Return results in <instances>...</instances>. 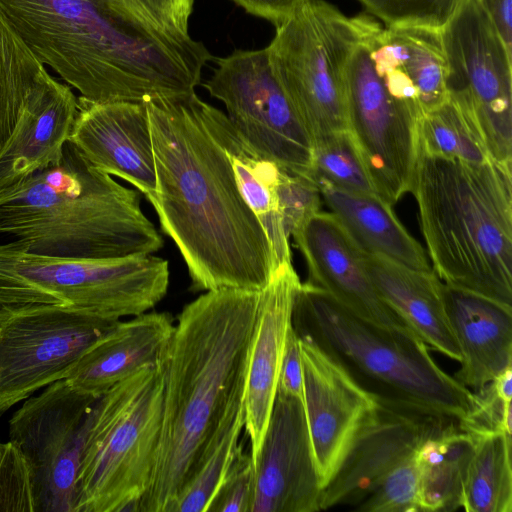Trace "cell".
I'll list each match as a JSON object with an SVG mask.
<instances>
[{"label": "cell", "mask_w": 512, "mask_h": 512, "mask_svg": "<svg viewBox=\"0 0 512 512\" xmlns=\"http://www.w3.org/2000/svg\"><path fill=\"white\" fill-rule=\"evenodd\" d=\"M254 492V467L250 453L239 443L230 468L207 512H250Z\"/></svg>", "instance_id": "37"}, {"label": "cell", "mask_w": 512, "mask_h": 512, "mask_svg": "<svg viewBox=\"0 0 512 512\" xmlns=\"http://www.w3.org/2000/svg\"><path fill=\"white\" fill-rule=\"evenodd\" d=\"M162 406L160 361L99 398L76 479L75 512H137L155 468Z\"/></svg>", "instance_id": "7"}, {"label": "cell", "mask_w": 512, "mask_h": 512, "mask_svg": "<svg viewBox=\"0 0 512 512\" xmlns=\"http://www.w3.org/2000/svg\"><path fill=\"white\" fill-rule=\"evenodd\" d=\"M68 141L94 167L130 183L149 201L154 198L155 162L144 103L80 96Z\"/></svg>", "instance_id": "18"}, {"label": "cell", "mask_w": 512, "mask_h": 512, "mask_svg": "<svg viewBox=\"0 0 512 512\" xmlns=\"http://www.w3.org/2000/svg\"><path fill=\"white\" fill-rule=\"evenodd\" d=\"M213 60L204 87L224 104L239 134L281 168L312 178V139L272 73L266 48Z\"/></svg>", "instance_id": "14"}, {"label": "cell", "mask_w": 512, "mask_h": 512, "mask_svg": "<svg viewBox=\"0 0 512 512\" xmlns=\"http://www.w3.org/2000/svg\"><path fill=\"white\" fill-rule=\"evenodd\" d=\"M298 339L303 405L314 461L324 489L378 400L312 339L306 336Z\"/></svg>", "instance_id": "16"}, {"label": "cell", "mask_w": 512, "mask_h": 512, "mask_svg": "<svg viewBox=\"0 0 512 512\" xmlns=\"http://www.w3.org/2000/svg\"><path fill=\"white\" fill-rule=\"evenodd\" d=\"M4 447H5V443H1L0 442V463H1V460H2V457H3Z\"/></svg>", "instance_id": "43"}, {"label": "cell", "mask_w": 512, "mask_h": 512, "mask_svg": "<svg viewBox=\"0 0 512 512\" xmlns=\"http://www.w3.org/2000/svg\"><path fill=\"white\" fill-rule=\"evenodd\" d=\"M247 13L276 27L283 23L305 0H231Z\"/></svg>", "instance_id": "40"}, {"label": "cell", "mask_w": 512, "mask_h": 512, "mask_svg": "<svg viewBox=\"0 0 512 512\" xmlns=\"http://www.w3.org/2000/svg\"><path fill=\"white\" fill-rule=\"evenodd\" d=\"M77 104L68 84L47 77L0 152V190L61 163Z\"/></svg>", "instance_id": "22"}, {"label": "cell", "mask_w": 512, "mask_h": 512, "mask_svg": "<svg viewBox=\"0 0 512 512\" xmlns=\"http://www.w3.org/2000/svg\"><path fill=\"white\" fill-rule=\"evenodd\" d=\"M373 18L348 17L324 0H305L266 47L272 73L313 141L349 130L345 92L348 56Z\"/></svg>", "instance_id": "9"}, {"label": "cell", "mask_w": 512, "mask_h": 512, "mask_svg": "<svg viewBox=\"0 0 512 512\" xmlns=\"http://www.w3.org/2000/svg\"><path fill=\"white\" fill-rule=\"evenodd\" d=\"M315 183L331 213L363 251L409 268L433 270L424 248L404 227L390 203L376 194L348 191L325 180Z\"/></svg>", "instance_id": "26"}, {"label": "cell", "mask_w": 512, "mask_h": 512, "mask_svg": "<svg viewBox=\"0 0 512 512\" xmlns=\"http://www.w3.org/2000/svg\"><path fill=\"white\" fill-rule=\"evenodd\" d=\"M49 75L0 14V152Z\"/></svg>", "instance_id": "28"}, {"label": "cell", "mask_w": 512, "mask_h": 512, "mask_svg": "<svg viewBox=\"0 0 512 512\" xmlns=\"http://www.w3.org/2000/svg\"><path fill=\"white\" fill-rule=\"evenodd\" d=\"M362 258L379 296L403 323L428 348L460 362L461 351L446 313L442 281L436 273L365 251Z\"/></svg>", "instance_id": "24"}, {"label": "cell", "mask_w": 512, "mask_h": 512, "mask_svg": "<svg viewBox=\"0 0 512 512\" xmlns=\"http://www.w3.org/2000/svg\"><path fill=\"white\" fill-rule=\"evenodd\" d=\"M262 290L206 291L184 306L160 360L162 424L137 512H174L219 433L244 405Z\"/></svg>", "instance_id": "3"}, {"label": "cell", "mask_w": 512, "mask_h": 512, "mask_svg": "<svg viewBox=\"0 0 512 512\" xmlns=\"http://www.w3.org/2000/svg\"><path fill=\"white\" fill-rule=\"evenodd\" d=\"M361 512H420L415 453L389 472L353 509Z\"/></svg>", "instance_id": "34"}, {"label": "cell", "mask_w": 512, "mask_h": 512, "mask_svg": "<svg viewBox=\"0 0 512 512\" xmlns=\"http://www.w3.org/2000/svg\"><path fill=\"white\" fill-rule=\"evenodd\" d=\"M0 14L41 63L93 102L194 93L213 60L143 0H0Z\"/></svg>", "instance_id": "2"}, {"label": "cell", "mask_w": 512, "mask_h": 512, "mask_svg": "<svg viewBox=\"0 0 512 512\" xmlns=\"http://www.w3.org/2000/svg\"><path fill=\"white\" fill-rule=\"evenodd\" d=\"M442 295L462 356L454 377L478 391L512 366V307L443 282Z\"/></svg>", "instance_id": "21"}, {"label": "cell", "mask_w": 512, "mask_h": 512, "mask_svg": "<svg viewBox=\"0 0 512 512\" xmlns=\"http://www.w3.org/2000/svg\"><path fill=\"white\" fill-rule=\"evenodd\" d=\"M120 320L51 304H0V417L65 379Z\"/></svg>", "instance_id": "10"}, {"label": "cell", "mask_w": 512, "mask_h": 512, "mask_svg": "<svg viewBox=\"0 0 512 512\" xmlns=\"http://www.w3.org/2000/svg\"><path fill=\"white\" fill-rule=\"evenodd\" d=\"M0 512H34L28 467L11 441L5 443L0 463Z\"/></svg>", "instance_id": "38"}, {"label": "cell", "mask_w": 512, "mask_h": 512, "mask_svg": "<svg viewBox=\"0 0 512 512\" xmlns=\"http://www.w3.org/2000/svg\"><path fill=\"white\" fill-rule=\"evenodd\" d=\"M512 366L507 367L498 374L492 381L494 390L505 401L512 399Z\"/></svg>", "instance_id": "42"}, {"label": "cell", "mask_w": 512, "mask_h": 512, "mask_svg": "<svg viewBox=\"0 0 512 512\" xmlns=\"http://www.w3.org/2000/svg\"><path fill=\"white\" fill-rule=\"evenodd\" d=\"M440 34L449 97L474 118L491 156L512 163V52L477 0H463Z\"/></svg>", "instance_id": "12"}, {"label": "cell", "mask_w": 512, "mask_h": 512, "mask_svg": "<svg viewBox=\"0 0 512 512\" xmlns=\"http://www.w3.org/2000/svg\"><path fill=\"white\" fill-rule=\"evenodd\" d=\"M312 178L348 191L378 195L350 130L313 141Z\"/></svg>", "instance_id": "31"}, {"label": "cell", "mask_w": 512, "mask_h": 512, "mask_svg": "<svg viewBox=\"0 0 512 512\" xmlns=\"http://www.w3.org/2000/svg\"><path fill=\"white\" fill-rule=\"evenodd\" d=\"M254 467L250 512L320 511L319 481L303 401L276 393Z\"/></svg>", "instance_id": "17"}, {"label": "cell", "mask_w": 512, "mask_h": 512, "mask_svg": "<svg viewBox=\"0 0 512 512\" xmlns=\"http://www.w3.org/2000/svg\"><path fill=\"white\" fill-rule=\"evenodd\" d=\"M417 149L467 162L494 159L474 118L450 97L439 107L421 114L417 124Z\"/></svg>", "instance_id": "30"}, {"label": "cell", "mask_w": 512, "mask_h": 512, "mask_svg": "<svg viewBox=\"0 0 512 512\" xmlns=\"http://www.w3.org/2000/svg\"><path fill=\"white\" fill-rule=\"evenodd\" d=\"M100 397L61 379L12 414L9 441L27 464L34 512H75L76 479Z\"/></svg>", "instance_id": "11"}, {"label": "cell", "mask_w": 512, "mask_h": 512, "mask_svg": "<svg viewBox=\"0 0 512 512\" xmlns=\"http://www.w3.org/2000/svg\"><path fill=\"white\" fill-rule=\"evenodd\" d=\"M196 92L144 102L156 192L149 202L178 248L194 292L261 291L278 269L228 156L207 129Z\"/></svg>", "instance_id": "1"}, {"label": "cell", "mask_w": 512, "mask_h": 512, "mask_svg": "<svg viewBox=\"0 0 512 512\" xmlns=\"http://www.w3.org/2000/svg\"><path fill=\"white\" fill-rule=\"evenodd\" d=\"M140 203L137 190L94 167L67 141L59 165L0 190V233L48 256L152 254L164 241Z\"/></svg>", "instance_id": "4"}, {"label": "cell", "mask_w": 512, "mask_h": 512, "mask_svg": "<svg viewBox=\"0 0 512 512\" xmlns=\"http://www.w3.org/2000/svg\"><path fill=\"white\" fill-rule=\"evenodd\" d=\"M506 48H512L511 0H477Z\"/></svg>", "instance_id": "41"}, {"label": "cell", "mask_w": 512, "mask_h": 512, "mask_svg": "<svg viewBox=\"0 0 512 512\" xmlns=\"http://www.w3.org/2000/svg\"><path fill=\"white\" fill-rule=\"evenodd\" d=\"M168 261L152 254L76 259L0 244V304H51L113 320L153 309L166 295Z\"/></svg>", "instance_id": "8"}, {"label": "cell", "mask_w": 512, "mask_h": 512, "mask_svg": "<svg viewBox=\"0 0 512 512\" xmlns=\"http://www.w3.org/2000/svg\"><path fill=\"white\" fill-rule=\"evenodd\" d=\"M291 236L305 259L307 283L368 321L407 327L379 296L365 269L363 250L334 214L317 212Z\"/></svg>", "instance_id": "19"}, {"label": "cell", "mask_w": 512, "mask_h": 512, "mask_svg": "<svg viewBox=\"0 0 512 512\" xmlns=\"http://www.w3.org/2000/svg\"><path fill=\"white\" fill-rule=\"evenodd\" d=\"M200 110L207 129L230 160L243 198L267 234L278 267L292 262L277 196L284 169L251 146L223 111L202 99Z\"/></svg>", "instance_id": "25"}, {"label": "cell", "mask_w": 512, "mask_h": 512, "mask_svg": "<svg viewBox=\"0 0 512 512\" xmlns=\"http://www.w3.org/2000/svg\"><path fill=\"white\" fill-rule=\"evenodd\" d=\"M377 400L376 408L323 489L321 510L341 505L354 509L427 438L458 420L408 404Z\"/></svg>", "instance_id": "15"}, {"label": "cell", "mask_w": 512, "mask_h": 512, "mask_svg": "<svg viewBox=\"0 0 512 512\" xmlns=\"http://www.w3.org/2000/svg\"><path fill=\"white\" fill-rule=\"evenodd\" d=\"M364 34L345 66L349 130L377 194L394 205L411 190L422 110L391 89L376 71Z\"/></svg>", "instance_id": "13"}, {"label": "cell", "mask_w": 512, "mask_h": 512, "mask_svg": "<svg viewBox=\"0 0 512 512\" xmlns=\"http://www.w3.org/2000/svg\"><path fill=\"white\" fill-rule=\"evenodd\" d=\"M462 508L467 512L512 511V438L494 433L473 438Z\"/></svg>", "instance_id": "29"}, {"label": "cell", "mask_w": 512, "mask_h": 512, "mask_svg": "<svg viewBox=\"0 0 512 512\" xmlns=\"http://www.w3.org/2000/svg\"><path fill=\"white\" fill-rule=\"evenodd\" d=\"M385 27H424L441 30L463 0H359Z\"/></svg>", "instance_id": "33"}, {"label": "cell", "mask_w": 512, "mask_h": 512, "mask_svg": "<svg viewBox=\"0 0 512 512\" xmlns=\"http://www.w3.org/2000/svg\"><path fill=\"white\" fill-rule=\"evenodd\" d=\"M300 285L292 262H288L278 267L262 290L244 397V427L253 464L275 401L287 335L292 326L294 299Z\"/></svg>", "instance_id": "20"}, {"label": "cell", "mask_w": 512, "mask_h": 512, "mask_svg": "<svg viewBox=\"0 0 512 512\" xmlns=\"http://www.w3.org/2000/svg\"><path fill=\"white\" fill-rule=\"evenodd\" d=\"M512 163L417 149L410 192L433 271L450 286L512 307Z\"/></svg>", "instance_id": "5"}, {"label": "cell", "mask_w": 512, "mask_h": 512, "mask_svg": "<svg viewBox=\"0 0 512 512\" xmlns=\"http://www.w3.org/2000/svg\"><path fill=\"white\" fill-rule=\"evenodd\" d=\"M511 408V401L499 397L489 382L482 389L472 392L469 408L458 424L472 439L494 433L511 435Z\"/></svg>", "instance_id": "36"}, {"label": "cell", "mask_w": 512, "mask_h": 512, "mask_svg": "<svg viewBox=\"0 0 512 512\" xmlns=\"http://www.w3.org/2000/svg\"><path fill=\"white\" fill-rule=\"evenodd\" d=\"M474 441L453 420L427 438L415 452L419 470L420 511L462 508L463 487Z\"/></svg>", "instance_id": "27"}, {"label": "cell", "mask_w": 512, "mask_h": 512, "mask_svg": "<svg viewBox=\"0 0 512 512\" xmlns=\"http://www.w3.org/2000/svg\"><path fill=\"white\" fill-rule=\"evenodd\" d=\"M292 327L337 360L377 399L458 420L469 408L472 391L442 370L427 345L407 327L368 321L307 282L296 293Z\"/></svg>", "instance_id": "6"}, {"label": "cell", "mask_w": 512, "mask_h": 512, "mask_svg": "<svg viewBox=\"0 0 512 512\" xmlns=\"http://www.w3.org/2000/svg\"><path fill=\"white\" fill-rule=\"evenodd\" d=\"M284 229L289 236L320 211L321 195L315 181L283 170L277 188Z\"/></svg>", "instance_id": "35"}, {"label": "cell", "mask_w": 512, "mask_h": 512, "mask_svg": "<svg viewBox=\"0 0 512 512\" xmlns=\"http://www.w3.org/2000/svg\"><path fill=\"white\" fill-rule=\"evenodd\" d=\"M277 393L303 401V378L299 339L293 327L289 329L281 363Z\"/></svg>", "instance_id": "39"}, {"label": "cell", "mask_w": 512, "mask_h": 512, "mask_svg": "<svg viewBox=\"0 0 512 512\" xmlns=\"http://www.w3.org/2000/svg\"><path fill=\"white\" fill-rule=\"evenodd\" d=\"M174 325L167 312H146L119 321L84 354L65 379L78 391L100 397L141 368L158 363Z\"/></svg>", "instance_id": "23"}, {"label": "cell", "mask_w": 512, "mask_h": 512, "mask_svg": "<svg viewBox=\"0 0 512 512\" xmlns=\"http://www.w3.org/2000/svg\"><path fill=\"white\" fill-rule=\"evenodd\" d=\"M243 428L244 405L219 433L216 442L178 500L174 512H207L235 457Z\"/></svg>", "instance_id": "32"}]
</instances>
